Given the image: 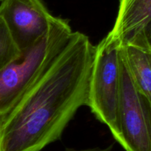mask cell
Masks as SVG:
<instances>
[{"instance_id":"cell-1","label":"cell","mask_w":151,"mask_h":151,"mask_svg":"<svg viewBox=\"0 0 151 151\" xmlns=\"http://www.w3.org/2000/svg\"><path fill=\"white\" fill-rule=\"evenodd\" d=\"M94 48L86 35L72 32L13 106L0 115V151H41L60 139L77 111L86 105Z\"/></svg>"},{"instance_id":"cell-2","label":"cell","mask_w":151,"mask_h":151,"mask_svg":"<svg viewBox=\"0 0 151 151\" xmlns=\"http://www.w3.org/2000/svg\"><path fill=\"white\" fill-rule=\"evenodd\" d=\"M72 32L67 21L55 16L44 36L0 70V115L13 106L64 47Z\"/></svg>"},{"instance_id":"cell-3","label":"cell","mask_w":151,"mask_h":151,"mask_svg":"<svg viewBox=\"0 0 151 151\" xmlns=\"http://www.w3.org/2000/svg\"><path fill=\"white\" fill-rule=\"evenodd\" d=\"M121 44L108 33L94 48L86 105L116 138L120 96Z\"/></svg>"},{"instance_id":"cell-4","label":"cell","mask_w":151,"mask_h":151,"mask_svg":"<svg viewBox=\"0 0 151 151\" xmlns=\"http://www.w3.org/2000/svg\"><path fill=\"white\" fill-rule=\"evenodd\" d=\"M118 133L125 151H151V102L138 88L121 53Z\"/></svg>"},{"instance_id":"cell-5","label":"cell","mask_w":151,"mask_h":151,"mask_svg":"<svg viewBox=\"0 0 151 151\" xmlns=\"http://www.w3.org/2000/svg\"><path fill=\"white\" fill-rule=\"evenodd\" d=\"M0 16L21 51L44 36L55 17L41 0H2Z\"/></svg>"},{"instance_id":"cell-6","label":"cell","mask_w":151,"mask_h":151,"mask_svg":"<svg viewBox=\"0 0 151 151\" xmlns=\"http://www.w3.org/2000/svg\"><path fill=\"white\" fill-rule=\"evenodd\" d=\"M151 19V0H120L113 28L109 32L121 45L132 41Z\"/></svg>"},{"instance_id":"cell-7","label":"cell","mask_w":151,"mask_h":151,"mask_svg":"<svg viewBox=\"0 0 151 151\" xmlns=\"http://www.w3.org/2000/svg\"><path fill=\"white\" fill-rule=\"evenodd\" d=\"M121 53L138 88L151 102V53L133 44L121 45Z\"/></svg>"},{"instance_id":"cell-8","label":"cell","mask_w":151,"mask_h":151,"mask_svg":"<svg viewBox=\"0 0 151 151\" xmlns=\"http://www.w3.org/2000/svg\"><path fill=\"white\" fill-rule=\"evenodd\" d=\"M22 53L2 18L0 16V70Z\"/></svg>"},{"instance_id":"cell-9","label":"cell","mask_w":151,"mask_h":151,"mask_svg":"<svg viewBox=\"0 0 151 151\" xmlns=\"http://www.w3.org/2000/svg\"><path fill=\"white\" fill-rule=\"evenodd\" d=\"M128 44L139 46L151 52V19L145 26L142 30Z\"/></svg>"},{"instance_id":"cell-10","label":"cell","mask_w":151,"mask_h":151,"mask_svg":"<svg viewBox=\"0 0 151 151\" xmlns=\"http://www.w3.org/2000/svg\"><path fill=\"white\" fill-rule=\"evenodd\" d=\"M113 145L107 147L106 148L101 147H94V148H88V149H82V150H77L74 148H66V151H111Z\"/></svg>"},{"instance_id":"cell-11","label":"cell","mask_w":151,"mask_h":151,"mask_svg":"<svg viewBox=\"0 0 151 151\" xmlns=\"http://www.w3.org/2000/svg\"><path fill=\"white\" fill-rule=\"evenodd\" d=\"M2 1V0H0V4H1V2Z\"/></svg>"},{"instance_id":"cell-12","label":"cell","mask_w":151,"mask_h":151,"mask_svg":"<svg viewBox=\"0 0 151 151\" xmlns=\"http://www.w3.org/2000/svg\"><path fill=\"white\" fill-rule=\"evenodd\" d=\"M150 53H151V52H150Z\"/></svg>"}]
</instances>
